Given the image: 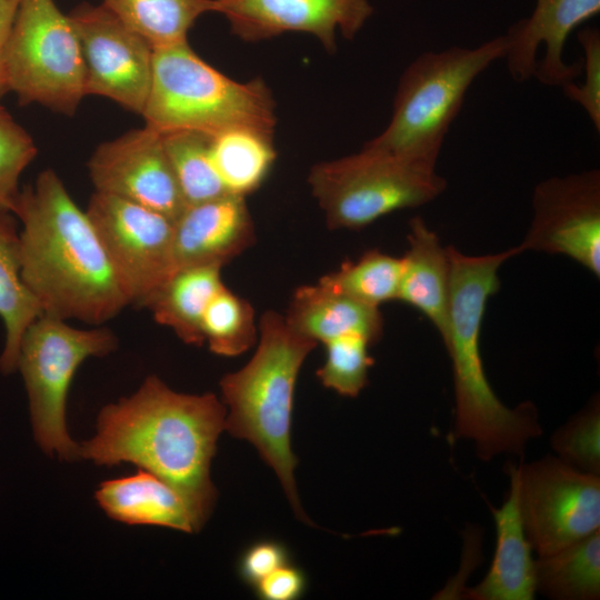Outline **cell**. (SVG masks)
Wrapping results in <instances>:
<instances>
[{"label":"cell","mask_w":600,"mask_h":600,"mask_svg":"<svg viewBox=\"0 0 600 600\" xmlns=\"http://www.w3.org/2000/svg\"><path fill=\"white\" fill-rule=\"evenodd\" d=\"M19 2L20 0H0V100L9 92L6 71V52Z\"/></svg>","instance_id":"36"},{"label":"cell","mask_w":600,"mask_h":600,"mask_svg":"<svg viewBox=\"0 0 600 600\" xmlns=\"http://www.w3.org/2000/svg\"><path fill=\"white\" fill-rule=\"evenodd\" d=\"M583 51V82H573L562 87L564 96L578 103L589 117L593 129L600 132V31L593 27L581 29L577 33Z\"/></svg>","instance_id":"33"},{"label":"cell","mask_w":600,"mask_h":600,"mask_svg":"<svg viewBox=\"0 0 600 600\" xmlns=\"http://www.w3.org/2000/svg\"><path fill=\"white\" fill-rule=\"evenodd\" d=\"M409 228L397 300L421 312L443 341L449 327L448 249L420 216L410 220Z\"/></svg>","instance_id":"19"},{"label":"cell","mask_w":600,"mask_h":600,"mask_svg":"<svg viewBox=\"0 0 600 600\" xmlns=\"http://www.w3.org/2000/svg\"><path fill=\"white\" fill-rule=\"evenodd\" d=\"M518 487L526 536L538 556L554 553L600 530V478L559 458L508 464Z\"/></svg>","instance_id":"10"},{"label":"cell","mask_w":600,"mask_h":600,"mask_svg":"<svg viewBox=\"0 0 600 600\" xmlns=\"http://www.w3.org/2000/svg\"><path fill=\"white\" fill-rule=\"evenodd\" d=\"M226 416L216 394L180 393L150 376L133 394L101 409L80 458L101 466L130 462L159 477L187 502L198 532L218 497L210 466Z\"/></svg>","instance_id":"1"},{"label":"cell","mask_w":600,"mask_h":600,"mask_svg":"<svg viewBox=\"0 0 600 600\" xmlns=\"http://www.w3.org/2000/svg\"><path fill=\"white\" fill-rule=\"evenodd\" d=\"M277 152L273 134L251 129H232L212 137L211 159L230 194L244 197L268 177Z\"/></svg>","instance_id":"25"},{"label":"cell","mask_w":600,"mask_h":600,"mask_svg":"<svg viewBox=\"0 0 600 600\" xmlns=\"http://www.w3.org/2000/svg\"><path fill=\"white\" fill-rule=\"evenodd\" d=\"M96 499L110 518L127 524L197 532L183 498L170 484L143 469L130 477L102 482L96 491Z\"/></svg>","instance_id":"21"},{"label":"cell","mask_w":600,"mask_h":600,"mask_svg":"<svg viewBox=\"0 0 600 600\" xmlns=\"http://www.w3.org/2000/svg\"><path fill=\"white\" fill-rule=\"evenodd\" d=\"M36 154L31 136L0 104V211L13 212L20 177Z\"/></svg>","instance_id":"32"},{"label":"cell","mask_w":600,"mask_h":600,"mask_svg":"<svg viewBox=\"0 0 600 600\" xmlns=\"http://www.w3.org/2000/svg\"><path fill=\"white\" fill-rule=\"evenodd\" d=\"M559 459L592 474H600V403L598 396L551 437Z\"/></svg>","instance_id":"31"},{"label":"cell","mask_w":600,"mask_h":600,"mask_svg":"<svg viewBox=\"0 0 600 600\" xmlns=\"http://www.w3.org/2000/svg\"><path fill=\"white\" fill-rule=\"evenodd\" d=\"M86 212L130 304L143 307L176 271L173 221L99 191L92 193Z\"/></svg>","instance_id":"11"},{"label":"cell","mask_w":600,"mask_h":600,"mask_svg":"<svg viewBox=\"0 0 600 600\" xmlns=\"http://www.w3.org/2000/svg\"><path fill=\"white\" fill-rule=\"evenodd\" d=\"M437 164L363 146L314 164L308 182L330 229H362L394 211L439 197L447 181Z\"/></svg>","instance_id":"7"},{"label":"cell","mask_w":600,"mask_h":600,"mask_svg":"<svg viewBox=\"0 0 600 600\" xmlns=\"http://www.w3.org/2000/svg\"><path fill=\"white\" fill-rule=\"evenodd\" d=\"M284 547L277 541H259L249 547L239 562V573L249 584L256 587L263 578L287 564Z\"/></svg>","instance_id":"34"},{"label":"cell","mask_w":600,"mask_h":600,"mask_svg":"<svg viewBox=\"0 0 600 600\" xmlns=\"http://www.w3.org/2000/svg\"><path fill=\"white\" fill-rule=\"evenodd\" d=\"M146 126L166 133L192 130L214 137L232 129L273 134L276 103L260 79L236 81L202 60L188 41L153 49Z\"/></svg>","instance_id":"5"},{"label":"cell","mask_w":600,"mask_h":600,"mask_svg":"<svg viewBox=\"0 0 600 600\" xmlns=\"http://www.w3.org/2000/svg\"><path fill=\"white\" fill-rule=\"evenodd\" d=\"M21 277L43 313L102 326L129 299L86 211L51 169L19 193Z\"/></svg>","instance_id":"2"},{"label":"cell","mask_w":600,"mask_h":600,"mask_svg":"<svg viewBox=\"0 0 600 600\" xmlns=\"http://www.w3.org/2000/svg\"><path fill=\"white\" fill-rule=\"evenodd\" d=\"M224 287L221 268L199 266L178 269L144 303L161 326L187 344L202 346V318L213 297Z\"/></svg>","instance_id":"22"},{"label":"cell","mask_w":600,"mask_h":600,"mask_svg":"<svg viewBox=\"0 0 600 600\" xmlns=\"http://www.w3.org/2000/svg\"><path fill=\"white\" fill-rule=\"evenodd\" d=\"M504 34L474 48L426 51L402 72L388 126L366 147L437 164L447 133L473 81L503 59Z\"/></svg>","instance_id":"6"},{"label":"cell","mask_w":600,"mask_h":600,"mask_svg":"<svg viewBox=\"0 0 600 600\" xmlns=\"http://www.w3.org/2000/svg\"><path fill=\"white\" fill-rule=\"evenodd\" d=\"M521 250L562 254L600 277V171L591 169L538 183Z\"/></svg>","instance_id":"13"},{"label":"cell","mask_w":600,"mask_h":600,"mask_svg":"<svg viewBox=\"0 0 600 600\" xmlns=\"http://www.w3.org/2000/svg\"><path fill=\"white\" fill-rule=\"evenodd\" d=\"M43 313L21 277L18 219L0 211V319L4 343L0 353V371H17L20 343L29 326Z\"/></svg>","instance_id":"23"},{"label":"cell","mask_w":600,"mask_h":600,"mask_svg":"<svg viewBox=\"0 0 600 600\" xmlns=\"http://www.w3.org/2000/svg\"><path fill=\"white\" fill-rule=\"evenodd\" d=\"M102 4L156 49L187 41L197 19L212 12L213 0H103Z\"/></svg>","instance_id":"26"},{"label":"cell","mask_w":600,"mask_h":600,"mask_svg":"<svg viewBox=\"0 0 600 600\" xmlns=\"http://www.w3.org/2000/svg\"><path fill=\"white\" fill-rule=\"evenodd\" d=\"M233 34L257 42L287 32L316 37L326 50L337 49V33L352 40L373 14L369 0H213Z\"/></svg>","instance_id":"15"},{"label":"cell","mask_w":600,"mask_h":600,"mask_svg":"<svg viewBox=\"0 0 600 600\" xmlns=\"http://www.w3.org/2000/svg\"><path fill=\"white\" fill-rule=\"evenodd\" d=\"M317 342L292 329L284 316L268 310L259 320L258 344L249 362L220 380L229 408L224 429L249 441L277 473L296 516L302 511L291 449L293 397L299 371Z\"/></svg>","instance_id":"4"},{"label":"cell","mask_w":600,"mask_h":600,"mask_svg":"<svg viewBox=\"0 0 600 600\" xmlns=\"http://www.w3.org/2000/svg\"><path fill=\"white\" fill-rule=\"evenodd\" d=\"M284 318L292 329L317 343L358 334L373 344L383 331L379 308L359 302L320 280L293 292Z\"/></svg>","instance_id":"20"},{"label":"cell","mask_w":600,"mask_h":600,"mask_svg":"<svg viewBox=\"0 0 600 600\" xmlns=\"http://www.w3.org/2000/svg\"><path fill=\"white\" fill-rule=\"evenodd\" d=\"M326 359L317 377L328 389L354 398L368 383V372L374 360L369 353L372 344L358 334H348L326 343Z\"/></svg>","instance_id":"30"},{"label":"cell","mask_w":600,"mask_h":600,"mask_svg":"<svg viewBox=\"0 0 600 600\" xmlns=\"http://www.w3.org/2000/svg\"><path fill=\"white\" fill-rule=\"evenodd\" d=\"M536 588L557 600L600 597V530L534 560Z\"/></svg>","instance_id":"24"},{"label":"cell","mask_w":600,"mask_h":600,"mask_svg":"<svg viewBox=\"0 0 600 600\" xmlns=\"http://www.w3.org/2000/svg\"><path fill=\"white\" fill-rule=\"evenodd\" d=\"M9 91L22 104L73 114L86 96L78 34L53 0H20L6 52Z\"/></svg>","instance_id":"9"},{"label":"cell","mask_w":600,"mask_h":600,"mask_svg":"<svg viewBox=\"0 0 600 600\" xmlns=\"http://www.w3.org/2000/svg\"><path fill=\"white\" fill-rule=\"evenodd\" d=\"M402 269V258L372 249L356 261H346L320 281L359 302L380 308L398 299Z\"/></svg>","instance_id":"28"},{"label":"cell","mask_w":600,"mask_h":600,"mask_svg":"<svg viewBox=\"0 0 600 600\" xmlns=\"http://www.w3.org/2000/svg\"><path fill=\"white\" fill-rule=\"evenodd\" d=\"M161 134L187 206L228 193L211 159V136L192 130Z\"/></svg>","instance_id":"27"},{"label":"cell","mask_w":600,"mask_h":600,"mask_svg":"<svg viewBox=\"0 0 600 600\" xmlns=\"http://www.w3.org/2000/svg\"><path fill=\"white\" fill-rule=\"evenodd\" d=\"M449 327L442 341L452 364L454 422L452 439H470L483 461L522 456L529 440L542 433L537 409L526 401L506 407L487 379L480 351L481 326L489 298L500 288L502 263L521 252L513 247L494 254L468 256L448 246Z\"/></svg>","instance_id":"3"},{"label":"cell","mask_w":600,"mask_h":600,"mask_svg":"<svg viewBox=\"0 0 600 600\" xmlns=\"http://www.w3.org/2000/svg\"><path fill=\"white\" fill-rule=\"evenodd\" d=\"M600 12V0H537L532 13L514 22L507 33L503 59L510 77H532L549 87H563L582 74V60L568 63L564 43L582 22Z\"/></svg>","instance_id":"16"},{"label":"cell","mask_w":600,"mask_h":600,"mask_svg":"<svg viewBox=\"0 0 600 600\" xmlns=\"http://www.w3.org/2000/svg\"><path fill=\"white\" fill-rule=\"evenodd\" d=\"M202 337L210 351L218 356L236 357L249 350L258 339L250 302L224 286L203 313Z\"/></svg>","instance_id":"29"},{"label":"cell","mask_w":600,"mask_h":600,"mask_svg":"<svg viewBox=\"0 0 600 600\" xmlns=\"http://www.w3.org/2000/svg\"><path fill=\"white\" fill-rule=\"evenodd\" d=\"M118 342L109 328L79 329L46 313L26 330L17 370L24 381L34 439L47 454L80 459V444L70 438L66 424L70 384L86 359L111 353Z\"/></svg>","instance_id":"8"},{"label":"cell","mask_w":600,"mask_h":600,"mask_svg":"<svg viewBox=\"0 0 600 600\" xmlns=\"http://www.w3.org/2000/svg\"><path fill=\"white\" fill-rule=\"evenodd\" d=\"M510 489L503 504L491 508L497 532L491 567L480 583L467 589L471 600H532L537 591L532 547L526 536L513 471L508 466Z\"/></svg>","instance_id":"18"},{"label":"cell","mask_w":600,"mask_h":600,"mask_svg":"<svg viewBox=\"0 0 600 600\" xmlns=\"http://www.w3.org/2000/svg\"><path fill=\"white\" fill-rule=\"evenodd\" d=\"M94 191L150 208L174 221L187 207L162 134L134 129L101 143L88 162Z\"/></svg>","instance_id":"14"},{"label":"cell","mask_w":600,"mask_h":600,"mask_svg":"<svg viewBox=\"0 0 600 600\" xmlns=\"http://www.w3.org/2000/svg\"><path fill=\"white\" fill-rule=\"evenodd\" d=\"M254 241V224L244 197L226 193L189 204L173 221L176 270L199 266L222 268Z\"/></svg>","instance_id":"17"},{"label":"cell","mask_w":600,"mask_h":600,"mask_svg":"<svg viewBox=\"0 0 600 600\" xmlns=\"http://www.w3.org/2000/svg\"><path fill=\"white\" fill-rule=\"evenodd\" d=\"M258 594L267 600H293L299 598L306 588V578L301 570L284 564L257 586Z\"/></svg>","instance_id":"35"},{"label":"cell","mask_w":600,"mask_h":600,"mask_svg":"<svg viewBox=\"0 0 600 600\" xmlns=\"http://www.w3.org/2000/svg\"><path fill=\"white\" fill-rule=\"evenodd\" d=\"M69 17L80 42L84 92L141 114L149 94L153 48L102 3H82Z\"/></svg>","instance_id":"12"}]
</instances>
